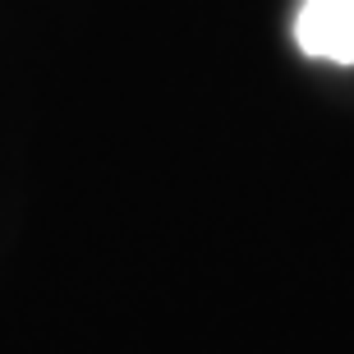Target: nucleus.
<instances>
[{"label": "nucleus", "mask_w": 354, "mask_h": 354, "mask_svg": "<svg viewBox=\"0 0 354 354\" xmlns=\"http://www.w3.org/2000/svg\"><path fill=\"white\" fill-rule=\"evenodd\" d=\"M295 41L313 60L354 65V0H304L295 14Z\"/></svg>", "instance_id": "nucleus-1"}]
</instances>
